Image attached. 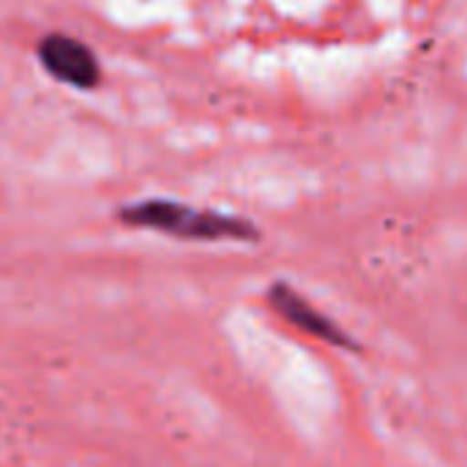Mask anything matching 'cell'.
<instances>
[{
  "label": "cell",
  "mask_w": 467,
  "mask_h": 467,
  "mask_svg": "<svg viewBox=\"0 0 467 467\" xmlns=\"http://www.w3.org/2000/svg\"><path fill=\"white\" fill-rule=\"evenodd\" d=\"M120 222L131 227H148L159 233H170L178 238H194V241H249L257 235V230L241 219V216H227L216 211H197L183 202L172 200H142L134 205H126L120 211Z\"/></svg>",
  "instance_id": "obj_1"
},
{
  "label": "cell",
  "mask_w": 467,
  "mask_h": 467,
  "mask_svg": "<svg viewBox=\"0 0 467 467\" xmlns=\"http://www.w3.org/2000/svg\"><path fill=\"white\" fill-rule=\"evenodd\" d=\"M38 60L47 74L77 88L93 90L101 82V66L93 49L66 33H49L38 41Z\"/></svg>",
  "instance_id": "obj_2"
},
{
  "label": "cell",
  "mask_w": 467,
  "mask_h": 467,
  "mask_svg": "<svg viewBox=\"0 0 467 467\" xmlns=\"http://www.w3.org/2000/svg\"><path fill=\"white\" fill-rule=\"evenodd\" d=\"M268 301H271V306H274L287 323H293V326L301 328L304 334L317 337V339H323V342H328V345H337V348L356 350V342H350V337H348L337 323H331L323 312H317L309 301H304L301 293H296L293 287H287V285H282V282L274 285V287L268 290Z\"/></svg>",
  "instance_id": "obj_3"
}]
</instances>
